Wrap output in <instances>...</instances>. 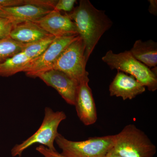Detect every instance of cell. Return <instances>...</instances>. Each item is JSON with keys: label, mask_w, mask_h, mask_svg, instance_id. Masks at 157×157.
<instances>
[{"label": "cell", "mask_w": 157, "mask_h": 157, "mask_svg": "<svg viewBox=\"0 0 157 157\" xmlns=\"http://www.w3.org/2000/svg\"><path fill=\"white\" fill-rule=\"evenodd\" d=\"M50 35L36 23L25 21L14 25L10 37L14 41L27 44L44 39Z\"/></svg>", "instance_id": "12"}, {"label": "cell", "mask_w": 157, "mask_h": 157, "mask_svg": "<svg viewBox=\"0 0 157 157\" xmlns=\"http://www.w3.org/2000/svg\"><path fill=\"white\" fill-rule=\"evenodd\" d=\"M129 51L135 58L148 68L156 67L157 44L153 40H137Z\"/></svg>", "instance_id": "14"}, {"label": "cell", "mask_w": 157, "mask_h": 157, "mask_svg": "<svg viewBox=\"0 0 157 157\" xmlns=\"http://www.w3.org/2000/svg\"><path fill=\"white\" fill-rule=\"evenodd\" d=\"M15 23L9 18L0 17V39L10 37Z\"/></svg>", "instance_id": "18"}, {"label": "cell", "mask_w": 157, "mask_h": 157, "mask_svg": "<svg viewBox=\"0 0 157 157\" xmlns=\"http://www.w3.org/2000/svg\"><path fill=\"white\" fill-rule=\"evenodd\" d=\"M25 44L14 41L10 37L0 39V64L21 52Z\"/></svg>", "instance_id": "17"}, {"label": "cell", "mask_w": 157, "mask_h": 157, "mask_svg": "<svg viewBox=\"0 0 157 157\" xmlns=\"http://www.w3.org/2000/svg\"><path fill=\"white\" fill-rule=\"evenodd\" d=\"M36 150L44 157H65L57 151L51 150L43 145H39Z\"/></svg>", "instance_id": "21"}, {"label": "cell", "mask_w": 157, "mask_h": 157, "mask_svg": "<svg viewBox=\"0 0 157 157\" xmlns=\"http://www.w3.org/2000/svg\"><path fill=\"white\" fill-rule=\"evenodd\" d=\"M74 22L78 36L83 40L86 63L103 34L112 25L105 11L98 10L88 0H81L79 5L68 14Z\"/></svg>", "instance_id": "1"}, {"label": "cell", "mask_w": 157, "mask_h": 157, "mask_svg": "<svg viewBox=\"0 0 157 157\" xmlns=\"http://www.w3.org/2000/svg\"><path fill=\"white\" fill-rule=\"evenodd\" d=\"M38 77L56 90L67 104L74 106L79 84L76 80L63 72L54 69L41 73Z\"/></svg>", "instance_id": "8"}, {"label": "cell", "mask_w": 157, "mask_h": 157, "mask_svg": "<svg viewBox=\"0 0 157 157\" xmlns=\"http://www.w3.org/2000/svg\"><path fill=\"white\" fill-rule=\"evenodd\" d=\"M0 17L6 18V13L2 8H0Z\"/></svg>", "instance_id": "25"}, {"label": "cell", "mask_w": 157, "mask_h": 157, "mask_svg": "<svg viewBox=\"0 0 157 157\" xmlns=\"http://www.w3.org/2000/svg\"><path fill=\"white\" fill-rule=\"evenodd\" d=\"M55 38L52 35H50L36 42L25 44L21 52L29 58L32 59L36 58L46 50Z\"/></svg>", "instance_id": "16"}, {"label": "cell", "mask_w": 157, "mask_h": 157, "mask_svg": "<svg viewBox=\"0 0 157 157\" xmlns=\"http://www.w3.org/2000/svg\"><path fill=\"white\" fill-rule=\"evenodd\" d=\"M112 70L130 74L150 91L157 89V78L150 68L135 58L129 51L115 54L109 50L102 58Z\"/></svg>", "instance_id": "4"}, {"label": "cell", "mask_w": 157, "mask_h": 157, "mask_svg": "<svg viewBox=\"0 0 157 157\" xmlns=\"http://www.w3.org/2000/svg\"><path fill=\"white\" fill-rule=\"evenodd\" d=\"M24 5L25 0H0V8H12Z\"/></svg>", "instance_id": "22"}, {"label": "cell", "mask_w": 157, "mask_h": 157, "mask_svg": "<svg viewBox=\"0 0 157 157\" xmlns=\"http://www.w3.org/2000/svg\"><path fill=\"white\" fill-rule=\"evenodd\" d=\"M57 2L53 0H25V5H35L52 11L54 9Z\"/></svg>", "instance_id": "19"}, {"label": "cell", "mask_w": 157, "mask_h": 157, "mask_svg": "<svg viewBox=\"0 0 157 157\" xmlns=\"http://www.w3.org/2000/svg\"><path fill=\"white\" fill-rule=\"evenodd\" d=\"M79 37L78 35L56 37L52 43L40 56L33 59L24 72L32 78L52 69V65L63 51Z\"/></svg>", "instance_id": "7"}, {"label": "cell", "mask_w": 157, "mask_h": 157, "mask_svg": "<svg viewBox=\"0 0 157 157\" xmlns=\"http://www.w3.org/2000/svg\"><path fill=\"white\" fill-rule=\"evenodd\" d=\"M32 60L22 52L17 54L0 64V76L9 77L24 72Z\"/></svg>", "instance_id": "15"}, {"label": "cell", "mask_w": 157, "mask_h": 157, "mask_svg": "<svg viewBox=\"0 0 157 157\" xmlns=\"http://www.w3.org/2000/svg\"><path fill=\"white\" fill-rule=\"evenodd\" d=\"M2 9L6 13V18L13 21L15 24L25 21L34 22L52 11L39 6L29 4Z\"/></svg>", "instance_id": "13"}, {"label": "cell", "mask_w": 157, "mask_h": 157, "mask_svg": "<svg viewBox=\"0 0 157 157\" xmlns=\"http://www.w3.org/2000/svg\"><path fill=\"white\" fill-rule=\"evenodd\" d=\"M77 1L76 0H59L58 1L54 10L70 12L73 10L74 6Z\"/></svg>", "instance_id": "20"}, {"label": "cell", "mask_w": 157, "mask_h": 157, "mask_svg": "<svg viewBox=\"0 0 157 157\" xmlns=\"http://www.w3.org/2000/svg\"><path fill=\"white\" fill-rule=\"evenodd\" d=\"M85 49L84 42L79 36L63 51L52 69L63 72L79 83L89 75L86 70Z\"/></svg>", "instance_id": "6"}, {"label": "cell", "mask_w": 157, "mask_h": 157, "mask_svg": "<svg viewBox=\"0 0 157 157\" xmlns=\"http://www.w3.org/2000/svg\"><path fill=\"white\" fill-rule=\"evenodd\" d=\"M104 157H123L120 155L114 152L112 149L110 150L109 151L107 154Z\"/></svg>", "instance_id": "24"}, {"label": "cell", "mask_w": 157, "mask_h": 157, "mask_svg": "<svg viewBox=\"0 0 157 157\" xmlns=\"http://www.w3.org/2000/svg\"><path fill=\"white\" fill-rule=\"evenodd\" d=\"M150 6L148 11L150 13L155 15H157V1L156 0H149Z\"/></svg>", "instance_id": "23"}, {"label": "cell", "mask_w": 157, "mask_h": 157, "mask_svg": "<svg viewBox=\"0 0 157 157\" xmlns=\"http://www.w3.org/2000/svg\"><path fill=\"white\" fill-rule=\"evenodd\" d=\"M145 87L132 75L118 71L109 86V95L132 100L145 91Z\"/></svg>", "instance_id": "11"}, {"label": "cell", "mask_w": 157, "mask_h": 157, "mask_svg": "<svg viewBox=\"0 0 157 157\" xmlns=\"http://www.w3.org/2000/svg\"><path fill=\"white\" fill-rule=\"evenodd\" d=\"M66 118L67 116L63 111H54L50 107H45V116L40 128L22 143L14 145L11 150V156L21 157L26 149L35 144H39L51 150L56 151L54 143L59 134L58 129L61 122Z\"/></svg>", "instance_id": "3"}, {"label": "cell", "mask_w": 157, "mask_h": 157, "mask_svg": "<svg viewBox=\"0 0 157 157\" xmlns=\"http://www.w3.org/2000/svg\"><path fill=\"white\" fill-rule=\"evenodd\" d=\"M111 149L123 157H153L157 151L146 134L133 124L115 135Z\"/></svg>", "instance_id": "2"}, {"label": "cell", "mask_w": 157, "mask_h": 157, "mask_svg": "<svg viewBox=\"0 0 157 157\" xmlns=\"http://www.w3.org/2000/svg\"><path fill=\"white\" fill-rule=\"evenodd\" d=\"M89 81L88 76L79 82L74 105L78 118L86 126L94 124L98 119L95 103L88 84Z\"/></svg>", "instance_id": "9"}, {"label": "cell", "mask_w": 157, "mask_h": 157, "mask_svg": "<svg viewBox=\"0 0 157 157\" xmlns=\"http://www.w3.org/2000/svg\"><path fill=\"white\" fill-rule=\"evenodd\" d=\"M115 135L91 137L83 141L68 140L59 134L55 142L65 157H104L112 149Z\"/></svg>", "instance_id": "5"}, {"label": "cell", "mask_w": 157, "mask_h": 157, "mask_svg": "<svg viewBox=\"0 0 157 157\" xmlns=\"http://www.w3.org/2000/svg\"><path fill=\"white\" fill-rule=\"evenodd\" d=\"M34 22L55 37L78 35L75 24L67 13L63 15L53 10Z\"/></svg>", "instance_id": "10"}]
</instances>
